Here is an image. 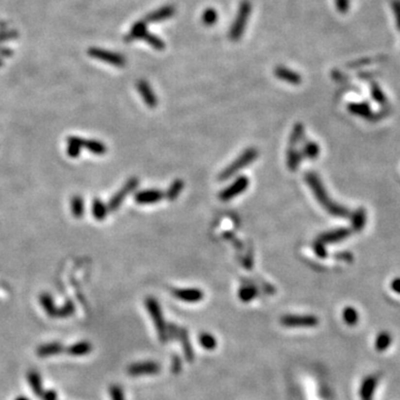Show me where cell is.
I'll return each instance as SVG.
<instances>
[{"mask_svg": "<svg viewBox=\"0 0 400 400\" xmlns=\"http://www.w3.org/2000/svg\"><path fill=\"white\" fill-rule=\"evenodd\" d=\"M251 14V3L248 0H244L238 8V13L234 18V21L229 30V39L232 41H238L244 34L246 25Z\"/></svg>", "mask_w": 400, "mask_h": 400, "instance_id": "3", "label": "cell"}, {"mask_svg": "<svg viewBox=\"0 0 400 400\" xmlns=\"http://www.w3.org/2000/svg\"><path fill=\"white\" fill-rule=\"evenodd\" d=\"M92 216L97 220H103L108 215V207L103 203L101 200L96 198L92 201Z\"/></svg>", "mask_w": 400, "mask_h": 400, "instance_id": "22", "label": "cell"}, {"mask_svg": "<svg viewBox=\"0 0 400 400\" xmlns=\"http://www.w3.org/2000/svg\"><path fill=\"white\" fill-rule=\"evenodd\" d=\"M319 152H320V148H319L318 144H316L315 141H307L303 144L302 149L300 153H301L302 158H307L310 160L316 159L319 156Z\"/></svg>", "mask_w": 400, "mask_h": 400, "instance_id": "21", "label": "cell"}, {"mask_svg": "<svg viewBox=\"0 0 400 400\" xmlns=\"http://www.w3.org/2000/svg\"><path fill=\"white\" fill-rule=\"evenodd\" d=\"M74 313V305L71 302H67L65 305L64 308H61L58 310V317H68Z\"/></svg>", "mask_w": 400, "mask_h": 400, "instance_id": "39", "label": "cell"}, {"mask_svg": "<svg viewBox=\"0 0 400 400\" xmlns=\"http://www.w3.org/2000/svg\"><path fill=\"white\" fill-rule=\"evenodd\" d=\"M83 148H86L89 150L91 153H94V155H97V156H101V155H105L107 152V147L105 145L102 144L101 141H98V140H83Z\"/></svg>", "mask_w": 400, "mask_h": 400, "instance_id": "25", "label": "cell"}, {"mask_svg": "<svg viewBox=\"0 0 400 400\" xmlns=\"http://www.w3.org/2000/svg\"><path fill=\"white\" fill-rule=\"evenodd\" d=\"M302 159V156L300 151H298L296 147L289 146L287 151V166L290 171H296L299 166L300 161Z\"/></svg>", "mask_w": 400, "mask_h": 400, "instance_id": "19", "label": "cell"}, {"mask_svg": "<svg viewBox=\"0 0 400 400\" xmlns=\"http://www.w3.org/2000/svg\"><path fill=\"white\" fill-rule=\"evenodd\" d=\"M392 289H394L395 291H397V292H400V279H396L394 283H392Z\"/></svg>", "mask_w": 400, "mask_h": 400, "instance_id": "43", "label": "cell"}, {"mask_svg": "<svg viewBox=\"0 0 400 400\" xmlns=\"http://www.w3.org/2000/svg\"><path fill=\"white\" fill-rule=\"evenodd\" d=\"M282 325L286 327H315L318 325V318L313 315H287L280 319Z\"/></svg>", "mask_w": 400, "mask_h": 400, "instance_id": "7", "label": "cell"}, {"mask_svg": "<svg viewBox=\"0 0 400 400\" xmlns=\"http://www.w3.org/2000/svg\"><path fill=\"white\" fill-rule=\"evenodd\" d=\"M138 184H139V180H138V178H136V177L130 178L128 182L126 183V184H124V187L110 199V201L108 203V210H117L119 207L121 206L122 201L127 198V196L136 190Z\"/></svg>", "mask_w": 400, "mask_h": 400, "instance_id": "6", "label": "cell"}, {"mask_svg": "<svg viewBox=\"0 0 400 400\" xmlns=\"http://www.w3.org/2000/svg\"><path fill=\"white\" fill-rule=\"evenodd\" d=\"M141 38H144V39L147 41L150 46H152V47L157 50H164L165 47H166L164 40L160 39L159 37H157L152 33H149L146 32L144 34H142Z\"/></svg>", "mask_w": 400, "mask_h": 400, "instance_id": "31", "label": "cell"}, {"mask_svg": "<svg viewBox=\"0 0 400 400\" xmlns=\"http://www.w3.org/2000/svg\"><path fill=\"white\" fill-rule=\"evenodd\" d=\"M337 259H340V260H345V261H351L352 260V256L350 255L349 252H342V253H337L336 255Z\"/></svg>", "mask_w": 400, "mask_h": 400, "instance_id": "42", "label": "cell"}, {"mask_svg": "<svg viewBox=\"0 0 400 400\" xmlns=\"http://www.w3.org/2000/svg\"><path fill=\"white\" fill-rule=\"evenodd\" d=\"M342 317H344L346 324L349 326L356 325L357 321H358V314H357V311L351 308V307H347V308L344 309Z\"/></svg>", "mask_w": 400, "mask_h": 400, "instance_id": "33", "label": "cell"}, {"mask_svg": "<svg viewBox=\"0 0 400 400\" xmlns=\"http://www.w3.org/2000/svg\"><path fill=\"white\" fill-rule=\"evenodd\" d=\"M165 194L163 191L157 189H148L137 192L134 195V201L139 205H149V203H156L163 200Z\"/></svg>", "mask_w": 400, "mask_h": 400, "instance_id": "9", "label": "cell"}, {"mask_svg": "<svg viewBox=\"0 0 400 400\" xmlns=\"http://www.w3.org/2000/svg\"><path fill=\"white\" fill-rule=\"evenodd\" d=\"M249 183V179L246 176L238 177L233 183H230L228 187L219 192V199L221 201H229V200L236 198L238 195L247 190Z\"/></svg>", "mask_w": 400, "mask_h": 400, "instance_id": "5", "label": "cell"}, {"mask_svg": "<svg viewBox=\"0 0 400 400\" xmlns=\"http://www.w3.org/2000/svg\"><path fill=\"white\" fill-rule=\"evenodd\" d=\"M91 350H92V346L90 342L79 341V342H76V344H74L72 346H69L67 349V352L71 356L79 357V356H84V355H87V353L91 352Z\"/></svg>", "mask_w": 400, "mask_h": 400, "instance_id": "17", "label": "cell"}, {"mask_svg": "<svg viewBox=\"0 0 400 400\" xmlns=\"http://www.w3.org/2000/svg\"><path fill=\"white\" fill-rule=\"evenodd\" d=\"M42 400H57V394L55 390H44L40 396Z\"/></svg>", "mask_w": 400, "mask_h": 400, "instance_id": "41", "label": "cell"}, {"mask_svg": "<svg viewBox=\"0 0 400 400\" xmlns=\"http://www.w3.org/2000/svg\"><path fill=\"white\" fill-rule=\"evenodd\" d=\"M303 133H305V127H303L302 124H296L294 128H292V132L290 134V138H289V146H292V147H296L300 141L302 140L303 138Z\"/></svg>", "mask_w": 400, "mask_h": 400, "instance_id": "29", "label": "cell"}, {"mask_svg": "<svg viewBox=\"0 0 400 400\" xmlns=\"http://www.w3.org/2000/svg\"><path fill=\"white\" fill-rule=\"evenodd\" d=\"M305 180L311 191L314 192L318 202L320 203V206H322V208L328 211L330 215L340 218H347L350 216V211L347 208H345L339 203H336L329 197L321 180L319 179V177L315 172H307L305 175Z\"/></svg>", "mask_w": 400, "mask_h": 400, "instance_id": "1", "label": "cell"}, {"mask_svg": "<svg viewBox=\"0 0 400 400\" xmlns=\"http://www.w3.org/2000/svg\"><path fill=\"white\" fill-rule=\"evenodd\" d=\"M352 219V232L359 233L363 230V228L366 225V211L363 208H360L356 211L355 214H352L351 216Z\"/></svg>", "mask_w": 400, "mask_h": 400, "instance_id": "24", "label": "cell"}, {"mask_svg": "<svg viewBox=\"0 0 400 400\" xmlns=\"http://www.w3.org/2000/svg\"><path fill=\"white\" fill-rule=\"evenodd\" d=\"M257 295H258L257 288L253 287V286H250V284H246V286L240 288L239 292H238L239 299L244 302L251 301L253 298L257 297Z\"/></svg>", "mask_w": 400, "mask_h": 400, "instance_id": "27", "label": "cell"}, {"mask_svg": "<svg viewBox=\"0 0 400 400\" xmlns=\"http://www.w3.org/2000/svg\"><path fill=\"white\" fill-rule=\"evenodd\" d=\"M218 20V13L214 8H207L201 15V21L206 26H213Z\"/></svg>", "mask_w": 400, "mask_h": 400, "instance_id": "32", "label": "cell"}, {"mask_svg": "<svg viewBox=\"0 0 400 400\" xmlns=\"http://www.w3.org/2000/svg\"><path fill=\"white\" fill-rule=\"evenodd\" d=\"M27 377H28V382H29L30 387H32V389L33 391V394L39 396V397H40L44 389H42L41 378H40L39 374H38L37 371L33 370V371L28 372V376H27Z\"/></svg>", "mask_w": 400, "mask_h": 400, "instance_id": "26", "label": "cell"}, {"mask_svg": "<svg viewBox=\"0 0 400 400\" xmlns=\"http://www.w3.org/2000/svg\"><path fill=\"white\" fill-rule=\"evenodd\" d=\"M71 213L75 218H82L84 213V202L80 196L76 195L71 199Z\"/></svg>", "mask_w": 400, "mask_h": 400, "instance_id": "28", "label": "cell"}, {"mask_svg": "<svg viewBox=\"0 0 400 400\" xmlns=\"http://www.w3.org/2000/svg\"><path fill=\"white\" fill-rule=\"evenodd\" d=\"M314 251L316 252V255L318 257H320V258H326L327 255V250L325 249V245L322 244L321 241H319L317 239V241L314 242Z\"/></svg>", "mask_w": 400, "mask_h": 400, "instance_id": "36", "label": "cell"}, {"mask_svg": "<svg viewBox=\"0 0 400 400\" xmlns=\"http://www.w3.org/2000/svg\"><path fill=\"white\" fill-rule=\"evenodd\" d=\"M353 232L351 229L347 228H339L336 230H333V232H328L325 233H321L319 236L318 240L321 241L322 244H336V242H340L346 238H348L350 234Z\"/></svg>", "mask_w": 400, "mask_h": 400, "instance_id": "10", "label": "cell"}, {"mask_svg": "<svg viewBox=\"0 0 400 400\" xmlns=\"http://www.w3.org/2000/svg\"><path fill=\"white\" fill-rule=\"evenodd\" d=\"M109 391H110L111 400H126L124 391H122L121 388L119 386H117V384H114V386H111Z\"/></svg>", "mask_w": 400, "mask_h": 400, "instance_id": "34", "label": "cell"}, {"mask_svg": "<svg viewBox=\"0 0 400 400\" xmlns=\"http://www.w3.org/2000/svg\"><path fill=\"white\" fill-rule=\"evenodd\" d=\"M275 76L280 80H283V82H286L290 84L301 83V77H300V75L287 67H277L275 69Z\"/></svg>", "mask_w": 400, "mask_h": 400, "instance_id": "13", "label": "cell"}, {"mask_svg": "<svg viewBox=\"0 0 400 400\" xmlns=\"http://www.w3.org/2000/svg\"><path fill=\"white\" fill-rule=\"evenodd\" d=\"M348 109L350 113L358 115L360 117L369 119V120H375V117L372 116L371 109L368 103H350Z\"/></svg>", "mask_w": 400, "mask_h": 400, "instance_id": "18", "label": "cell"}, {"mask_svg": "<svg viewBox=\"0 0 400 400\" xmlns=\"http://www.w3.org/2000/svg\"><path fill=\"white\" fill-rule=\"evenodd\" d=\"M334 5L340 14H346L349 10V0H334Z\"/></svg>", "mask_w": 400, "mask_h": 400, "instance_id": "38", "label": "cell"}, {"mask_svg": "<svg viewBox=\"0 0 400 400\" xmlns=\"http://www.w3.org/2000/svg\"><path fill=\"white\" fill-rule=\"evenodd\" d=\"M40 305L44 310L46 311V314L50 317H58V310L56 308L55 303H53V300L51 298V296L49 294H42L39 298Z\"/></svg>", "mask_w": 400, "mask_h": 400, "instance_id": "20", "label": "cell"}, {"mask_svg": "<svg viewBox=\"0 0 400 400\" xmlns=\"http://www.w3.org/2000/svg\"><path fill=\"white\" fill-rule=\"evenodd\" d=\"M371 95L376 101H378L379 103H384L386 102V98H384L383 92L380 90V88L377 86L376 83L371 84Z\"/></svg>", "mask_w": 400, "mask_h": 400, "instance_id": "35", "label": "cell"}, {"mask_svg": "<svg viewBox=\"0 0 400 400\" xmlns=\"http://www.w3.org/2000/svg\"><path fill=\"white\" fill-rule=\"evenodd\" d=\"M176 14V9L174 6H165L163 8L153 11L148 16V20L151 22H159L167 20V19L171 18Z\"/></svg>", "mask_w": 400, "mask_h": 400, "instance_id": "14", "label": "cell"}, {"mask_svg": "<svg viewBox=\"0 0 400 400\" xmlns=\"http://www.w3.org/2000/svg\"><path fill=\"white\" fill-rule=\"evenodd\" d=\"M184 187V183L182 179H176L174 183L170 184V187L168 188V190L166 194H165V197H166L169 201H174L177 198L179 197V195L182 194V191Z\"/></svg>", "mask_w": 400, "mask_h": 400, "instance_id": "23", "label": "cell"}, {"mask_svg": "<svg viewBox=\"0 0 400 400\" xmlns=\"http://www.w3.org/2000/svg\"><path fill=\"white\" fill-rule=\"evenodd\" d=\"M392 7H394V13L396 17V22H397V28L400 30V0H394L392 2Z\"/></svg>", "mask_w": 400, "mask_h": 400, "instance_id": "40", "label": "cell"}, {"mask_svg": "<svg viewBox=\"0 0 400 400\" xmlns=\"http://www.w3.org/2000/svg\"><path fill=\"white\" fill-rule=\"evenodd\" d=\"M160 370V366L153 361H145V363H138L130 365L127 369L130 376H146V375H156Z\"/></svg>", "mask_w": 400, "mask_h": 400, "instance_id": "8", "label": "cell"}, {"mask_svg": "<svg viewBox=\"0 0 400 400\" xmlns=\"http://www.w3.org/2000/svg\"><path fill=\"white\" fill-rule=\"evenodd\" d=\"M258 155L259 152L256 148H247L239 157H237L234 161L228 165V166L219 174L218 180L219 182H225V180L230 179L232 177L236 175L237 172H239L241 169H244L245 167L249 166L250 164H252L253 161L256 160L257 157H258Z\"/></svg>", "mask_w": 400, "mask_h": 400, "instance_id": "2", "label": "cell"}, {"mask_svg": "<svg viewBox=\"0 0 400 400\" xmlns=\"http://www.w3.org/2000/svg\"><path fill=\"white\" fill-rule=\"evenodd\" d=\"M83 140L84 139H83V138L75 136L68 137L67 153L69 157H71V158H77V157L80 155V152H82L80 150L83 148Z\"/></svg>", "mask_w": 400, "mask_h": 400, "instance_id": "16", "label": "cell"}, {"mask_svg": "<svg viewBox=\"0 0 400 400\" xmlns=\"http://www.w3.org/2000/svg\"><path fill=\"white\" fill-rule=\"evenodd\" d=\"M146 307L150 316H151L153 322H155L156 329L159 334V339L161 341L167 340V328L166 324H165L163 314H161V309L158 301L155 298L148 297L146 299Z\"/></svg>", "mask_w": 400, "mask_h": 400, "instance_id": "4", "label": "cell"}, {"mask_svg": "<svg viewBox=\"0 0 400 400\" xmlns=\"http://www.w3.org/2000/svg\"><path fill=\"white\" fill-rule=\"evenodd\" d=\"M174 296L184 302L194 303L202 300L203 292L198 288H183V289H175Z\"/></svg>", "mask_w": 400, "mask_h": 400, "instance_id": "11", "label": "cell"}, {"mask_svg": "<svg viewBox=\"0 0 400 400\" xmlns=\"http://www.w3.org/2000/svg\"><path fill=\"white\" fill-rule=\"evenodd\" d=\"M64 346L59 344V342H49V344L41 345L39 348L37 349L38 356L44 358V357H50L53 355H58V353L63 352Z\"/></svg>", "mask_w": 400, "mask_h": 400, "instance_id": "15", "label": "cell"}, {"mask_svg": "<svg viewBox=\"0 0 400 400\" xmlns=\"http://www.w3.org/2000/svg\"><path fill=\"white\" fill-rule=\"evenodd\" d=\"M137 89L146 105L151 109L156 108L157 103H158V100H157L155 92L152 91L151 87L149 86V83L147 82H145V80H140V82H138L137 83Z\"/></svg>", "mask_w": 400, "mask_h": 400, "instance_id": "12", "label": "cell"}, {"mask_svg": "<svg viewBox=\"0 0 400 400\" xmlns=\"http://www.w3.org/2000/svg\"><path fill=\"white\" fill-rule=\"evenodd\" d=\"M389 342H390L389 337H388L386 333H382L378 337V340H377V348H378V350L386 349L387 346L389 345Z\"/></svg>", "mask_w": 400, "mask_h": 400, "instance_id": "37", "label": "cell"}, {"mask_svg": "<svg viewBox=\"0 0 400 400\" xmlns=\"http://www.w3.org/2000/svg\"><path fill=\"white\" fill-rule=\"evenodd\" d=\"M15 400H30V399L27 398L26 396H18V397L15 398Z\"/></svg>", "mask_w": 400, "mask_h": 400, "instance_id": "44", "label": "cell"}, {"mask_svg": "<svg viewBox=\"0 0 400 400\" xmlns=\"http://www.w3.org/2000/svg\"><path fill=\"white\" fill-rule=\"evenodd\" d=\"M199 342L201 345V347L206 350H214L217 347L216 338L208 333H203L200 334Z\"/></svg>", "mask_w": 400, "mask_h": 400, "instance_id": "30", "label": "cell"}]
</instances>
